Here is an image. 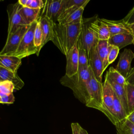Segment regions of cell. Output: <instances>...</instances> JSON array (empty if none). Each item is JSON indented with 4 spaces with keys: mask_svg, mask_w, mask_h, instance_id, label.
<instances>
[{
    "mask_svg": "<svg viewBox=\"0 0 134 134\" xmlns=\"http://www.w3.org/2000/svg\"><path fill=\"white\" fill-rule=\"evenodd\" d=\"M80 134H88L87 131L85 129H84L83 128H82L81 126L80 127Z\"/></svg>",
    "mask_w": 134,
    "mask_h": 134,
    "instance_id": "38",
    "label": "cell"
},
{
    "mask_svg": "<svg viewBox=\"0 0 134 134\" xmlns=\"http://www.w3.org/2000/svg\"><path fill=\"white\" fill-rule=\"evenodd\" d=\"M103 83L98 82L91 70V79L88 86V96L85 105L88 107L102 111Z\"/></svg>",
    "mask_w": 134,
    "mask_h": 134,
    "instance_id": "4",
    "label": "cell"
},
{
    "mask_svg": "<svg viewBox=\"0 0 134 134\" xmlns=\"http://www.w3.org/2000/svg\"><path fill=\"white\" fill-rule=\"evenodd\" d=\"M114 105H113V111L115 117L116 118L117 124L127 118L128 115L120 103L119 100L117 98L115 93L114 92Z\"/></svg>",
    "mask_w": 134,
    "mask_h": 134,
    "instance_id": "23",
    "label": "cell"
},
{
    "mask_svg": "<svg viewBox=\"0 0 134 134\" xmlns=\"http://www.w3.org/2000/svg\"><path fill=\"white\" fill-rule=\"evenodd\" d=\"M20 4L17 2L15 4H10L7 9L8 15V35L14 33L20 27L28 25L26 24L19 13Z\"/></svg>",
    "mask_w": 134,
    "mask_h": 134,
    "instance_id": "9",
    "label": "cell"
},
{
    "mask_svg": "<svg viewBox=\"0 0 134 134\" xmlns=\"http://www.w3.org/2000/svg\"><path fill=\"white\" fill-rule=\"evenodd\" d=\"M0 80L1 81H11L15 86V90H20L24 86V82L17 73L12 72L1 66H0Z\"/></svg>",
    "mask_w": 134,
    "mask_h": 134,
    "instance_id": "18",
    "label": "cell"
},
{
    "mask_svg": "<svg viewBox=\"0 0 134 134\" xmlns=\"http://www.w3.org/2000/svg\"><path fill=\"white\" fill-rule=\"evenodd\" d=\"M132 44H134V38H133V41H132Z\"/></svg>",
    "mask_w": 134,
    "mask_h": 134,
    "instance_id": "40",
    "label": "cell"
},
{
    "mask_svg": "<svg viewBox=\"0 0 134 134\" xmlns=\"http://www.w3.org/2000/svg\"><path fill=\"white\" fill-rule=\"evenodd\" d=\"M30 25L20 27L14 33L7 36L5 44L0 51V55H14Z\"/></svg>",
    "mask_w": 134,
    "mask_h": 134,
    "instance_id": "6",
    "label": "cell"
},
{
    "mask_svg": "<svg viewBox=\"0 0 134 134\" xmlns=\"http://www.w3.org/2000/svg\"><path fill=\"white\" fill-rule=\"evenodd\" d=\"M126 83L134 85V67L131 69L126 79Z\"/></svg>",
    "mask_w": 134,
    "mask_h": 134,
    "instance_id": "35",
    "label": "cell"
},
{
    "mask_svg": "<svg viewBox=\"0 0 134 134\" xmlns=\"http://www.w3.org/2000/svg\"><path fill=\"white\" fill-rule=\"evenodd\" d=\"M37 21L30 24V27L24 36L18 49L14 54L20 59L34 54H37L38 50L34 44V31Z\"/></svg>",
    "mask_w": 134,
    "mask_h": 134,
    "instance_id": "5",
    "label": "cell"
},
{
    "mask_svg": "<svg viewBox=\"0 0 134 134\" xmlns=\"http://www.w3.org/2000/svg\"><path fill=\"white\" fill-rule=\"evenodd\" d=\"M38 21L42 34V47H43L48 41L52 40L53 27L54 23L45 17L39 18Z\"/></svg>",
    "mask_w": 134,
    "mask_h": 134,
    "instance_id": "15",
    "label": "cell"
},
{
    "mask_svg": "<svg viewBox=\"0 0 134 134\" xmlns=\"http://www.w3.org/2000/svg\"><path fill=\"white\" fill-rule=\"evenodd\" d=\"M114 98L113 88L107 79L105 78V81L103 83V104L102 112L115 126L117 121L113 111Z\"/></svg>",
    "mask_w": 134,
    "mask_h": 134,
    "instance_id": "7",
    "label": "cell"
},
{
    "mask_svg": "<svg viewBox=\"0 0 134 134\" xmlns=\"http://www.w3.org/2000/svg\"><path fill=\"white\" fill-rule=\"evenodd\" d=\"M126 119H128L130 122H131L134 124V111H132V113H131L128 115V116L127 117Z\"/></svg>",
    "mask_w": 134,
    "mask_h": 134,
    "instance_id": "37",
    "label": "cell"
},
{
    "mask_svg": "<svg viewBox=\"0 0 134 134\" xmlns=\"http://www.w3.org/2000/svg\"><path fill=\"white\" fill-rule=\"evenodd\" d=\"M77 44L79 50V68L87 67L89 65L87 53L78 42Z\"/></svg>",
    "mask_w": 134,
    "mask_h": 134,
    "instance_id": "29",
    "label": "cell"
},
{
    "mask_svg": "<svg viewBox=\"0 0 134 134\" xmlns=\"http://www.w3.org/2000/svg\"><path fill=\"white\" fill-rule=\"evenodd\" d=\"M22 6L32 9H41L44 6L42 0H19L17 1Z\"/></svg>",
    "mask_w": 134,
    "mask_h": 134,
    "instance_id": "28",
    "label": "cell"
},
{
    "mask_svg": "<svg viewBox=\"0 0 134 134\" xmlns=\"http://www.w3.org/2000/svg\"><path fill=\"white\" fill-rule=\"evenodd\" d=\"M90 0H64V9L72 7H82L86 5Z\"/></svg>",
    "mask_w": 134,
    "mask_h": 134,
    "instance_id": "31",
    "label": "cell"
},
{
    "mask_svg": "<svg viewBox=\"0 0 134 134\" xmlns=\"http://www.w3.org/2000/svg\"><path fill=\"white\" fill-rule=\"evenodd\" d=\"M134 53L129 49H125L120 54L119 60L115 69L126 79L131 70V63Z\"/></svg>",
    "mask_w": 134,
    "mask_h": 134,
    "instance_id": "12",
    "label": "cell"
},
{
    "mask_svg": "<svg viewBox=\"0 0 134 134\" xmlns=\"http://www.w3.org/2000/svg\"><path fill=\"white\" fill-rule=\"evenodd\" d=\"M129 113L134 111V85L128 83L125 85Z\"/></svg>",
    "mask_w": 134,
    "mask_h": 134,
    "instance_id": "27",
    "label": "cell"
},
{
    "mask_svg": "<svg viewBox=\"0 0 134 134\" xmlns=\"http://www.w3.org/2000/svg\"><path fill=\"white\" fill-rule=\"evenodd\" d=\"M97 16V15L95 16L94 19L90 24V27L97 35L98 40H108L110 37L108 28Z\"/></svg>",
    "mask_w": 134,
    "mask_h": 134,
    "instance_id": "17",
    "label": "cell"
},
{
    "mask_svg": "<svg viewBox=\"0 0 134 134\" xmlns=\"http://www.w3.org/2000/svg\"><path fill=\"white\" fill-rule=\"evenodd\" d=\"M88 65L96 80L102 83V75L104 71L103 64L96 51V45L93 47L88 54Z\"/></svg>",
    "mask_w": 134,
    "mask_h": 134,
    "instance_id": "11",
    "label": "cell"
},
{
    "mask_svg": "<svg viewBox=\"0 0 134 134\" xmlns=\"http://www.w3.org/2000/svg\"><path fill=\"white\" fill-rule=\"evenodd\" d=\"M94 17L95 16L88 18H83L81 31L77 41V42L85 50L87 56L91 49L97 44L98 41L97 35L90 27V24Z\"/></svg>",
    "mask_w": 134,
    "mask_h": 134,
    "instance_id": "3",
    "label": "cell"
},
{
    "mask_svg": "<svg viewBox=\"0 0 134 134\" xmlns=\"http://www.w3.org/2000/svg\"><path fill=\"white\" fill-rule=\"evenodd\" d=\"M15 99L13 93L3 94L0 93V104H13Z\"/></svg>",
    "mask_w": 134,
    "mask_h": 134,
    "instance_id": "33",
    "label": "cell"
},
{
    "mask_svg": "<svg viewBox=\"0 0 134 134\" xmlns=\"http://www.w3.org/2000/svg\"><path fill=\"white\" fill-rule=\"evenodd\" d=\"M108 62L109 64H110L116 60L118 56L119 49L117 47L108 44Z\"/></svg>",
    "mask_w": 134,
    "mask_h": 134,
    "instance_id": "32",
    "label": "cell"
},
{
    "mask_svg": "<svg viewBox=\"0 0 134 134\" xmlns=\"http://www.w3.org/2000/svg\"><path fill=\"white\" fill-rule=\"evenodd\" d=\"M15 90L14 84L9 81H4L0 82V93L3 94L13 93Z\"/></svg>",
    "mask_w": 134,
    "mask_h": 134,
    "instance_id": "30",
    "label": "cell"
},
{
    "mask_svg": "<svg viewBox=\"0 0 134 134\" xmlns=\"http://www.w3.org/2000/svg\"><path fill=\"white\" fill-rule=\"evenodd\" d=\"M65 57L66 65L65 75L71 77L75 75L79 70V50L77 43L69 51Z\"/></svg>",
    "mask_w": 134,
    "mask_h": 134,
    "instance_id": "13",
    "label": "cell"
},
{
    "mask_svg": "<svg viewBox=\"0 0 134 134\" xmlns=\"http://www.w3.org/2000/svg\"><path fill=\"white\" fill-rule=\"evenodd\" d=\"M91 79L90 66L79 68L77 72L71 77L64 75L60 79V83L64 86L72 90L80 101L86 104L88 96V86Z\"/></svg>",
    "mask_w": 134,
    "mask_h": 134,
    "instance_id": "2",
    "label": "cell"
},
{
    "mask_svg": "<svg viewBox=\"0 0 134 134\" xmlns=\"http://www.w3.org/2000/svg\"><path fill=\"white\" fill-rule=\"evenodd\" d=\"M117 134H134V124L125 119L116 125Z\"/></svg>",
    "mask_w": 134,
    "mask_h": 134,
    "instance_id": "24",
    "label": "cell"
},
{
    "mask_svg": "<svg viewBox=\"0 0 134 134\" xmlns=\"http://www.w3.org/2000/svg\"><path fill=\"white\" fill-rule=\"evenodd\" d=\"M134 36L131 34H119L109 37L108 44L120 49L132 43Z\"/></svg>",
    "mask_w": 134,
    "mask_h": 134,
    "instance_id": "16",
    "label": "cell"
},
{
    "mask_svg": "<svg viewBox=\"0 0 134 134\" xmlns=\"http://www.w3.org/2000/svg\"><path fill=\"white\" fill-rule=\"evenodd\" d=\"M122 20L127 25L130 27L132 30V28L134 27V6Z\"/></svg>",
    "mask_w": 134,
    "mask_h": 134,
    "instance_id": "34",
    "label": "cell"
},
{
    "mask_svg": "<svg viewBox=\"0 0 134 134\" xmlns=\"http://www.w3.org/2000/svg\"><path fill=\"white\" fill-rule=\"evenodd\" d=\"M132 34L134 36V27L132 28Z\"/></svg>",
    "mask_w": 134,
    "mask_h": 134,
    "instance_id": "39",
    "label": "cell"
},
{
    "mask_svg": "<svg viewBox=\"0 0 134 134\" xmlns=\"http://www.w3.org/2000/svg\"><path fill=\"white\" fill-rule=\"evenodd\" d=\"M34 44L35 47L37 48L38 52L37 55H39L40 50L42 48V34L39 21H37V25L34 31Z\"/></svg>",
    "mask_w": 134,
    "mask_h": 134,
    "instance_id": "26",
    "label": "cell"
},
{
    "mask_svg": "<svg viewBox=\"0 0 134 134\" xmlns=\"http://www.w3.org/2000/svg\"><path fill=\"white\" fill-rule=\"evenodd\" d=\"M105 79H107V80L108 81V82L111 85L114 93H115L117 98L119 100L120 103L121 104L122 106L124 108V109L128 116V115L130 114V113H129V108H128L127 93H126V90L125 87L122 86L118 84L114 83V82H113L111 80H110L109 79H108L106 76H105Z\"/></svg>",
    "mask_w": 134,
    "mask_h": 134,
    "instance_id": "19",
    "label": "cell"
},
{
    "mask_svg": "<svg viewBox=\"0 0 134 134\" xmlns=\"http://www.w3.org/2000/svg\"><path fill=\"white\" fill-rule=\"evenodd\" d=\"M1 82V80H0V82Z\"/></svg>",
    "mask_w": 134,
    "mask_h": 134,
    "instance_id": "41",
    "label": "cell"
},
{
    "mask_svg": "<svg viewBox=\"0 0 134 134\" xmlns=\"http://www.w3.org/2000/svg\"><path fill=\"white\" fill-rule=\"evenodd\" d=\"M19 10L21 16L27 25H30L32 23L38 21L41 13V9H32L27 7L22 6L21 5H20Z\"/></svg>",
    "mask_w": 134,
    "mask_h": 134,
    "instance_id": "21",
    "label": "cell"
},
{
    "mask_svg": "<svg viewBox=\"0 0 134 134\" xmlns=\"http://www.w3.org/2000/svg\"><path fill=\"white\" fill-rule=\"evenodd\" d=\"M105 76L109 79L114 83L124 87H125L127 83L124 77L113 66L110 67L109 70L107 71Z\"/></svg>",
    "mask_w": 134,
    "mask_h": 134,
    "instance_id": "25",
    "label": "cell"
},
{
    "mask_svg": "<svg viewBox=\"0 0 134 134\" xmlns=\"http://www.w3.org/2000/svg\"><path fill=\"white\" fill-rule=\"evenodd\" d=\"M21 64V59L14 55H0V66L17 73Z\"/></svg>",
    "mask_w": 134,
    "mask_h": 134,
    "instance_id": "20",
    "label": "cell"
},
{
    "mask_svg": "<svg viewBox=\"0 0 134 134\" xmlns=\"http://www.w3.org/2000/svg\"><path fill=\"white\" fill-rule=\"evenodd\" d=\"M72 134H80V130L81 126L77 122H72L71 124Z\"/></svg>",
    "mask_w": 134,
    "mask_h": 134,
    "instance_id": "36",
    "label": "cell"
},
{
    "mask_svg": "<svg viewBox=\"0 0 134 134\" xmlns=\"http://www.w3.org/2000/svg\"><path fill=\"white\" fill-rule=\"evenodd\" d=\"M86 5L82 7H72L63 9L58 19L57 23L60 24H68L81 23L82 15Z\"/></svg>",
    "mask_w": 134,
    "mask_h": 134,
    "instance_id": "10",
    "label": "cell"
},
{
    "mask_svg": "<svg viewBox=\"0 0 134 134\" xmlns=\"http://www.w3.org/2000/svg\"><path fill=\"white\" fill-rule=\"evenodd\" d=\"M99 19L107 26L110 34V37L119 34H132L130 27L127 25L122 19L120 20H110L105 18Z\"/></svg>",
    "mask_w": 134,
    "mask_h": 134,
    "instance_id": "14",
    "label": "cell"
},
{
    "mask_svg": "<svg viewBox=\"0 0 134 134\" xmlns=\"http://www.w3.org/2000/svg\"><path fill=\"white\" fill-rule=\"evenodd\" d=\"M82 21L68 24L54 23L53 24L52 41L65 55L77 42L81 31Z\"/></svg>",
    "mask_w": 134,
    "mask_h": 134,
    "instance_id": "1",
    "label": "cell"
},
{
    "mask_svg": "<svg viewBox=\"0 0 134 134\" xmlns=\"http://www.w3.org/2000/svg\"><path fill=\"white\" fill-rule=\"evenodd\" d=\"M108 40H98L96 44V51L103 64L104 71L109 65L108 62Z\"/></svg>",
    "mask_w": 134,
    "mask_h": 134,
    "instance_id": "22",
    "label": "cell"
},
{
    "mask_svg": "<svg viewBox=\"0 0 134 134\" xmlns=\"http://www.w3.org/2000/svg\"><path fill=\"white\" fill-rule=\"evenodd\" d=\"M64 7V0H47L44 1V6L40 17H45L54 23H57L58 18Z\"/></svg>",
    "mask_w": 134,
    "mask_h": 134,
    "instance_id": "8",
    "label": "cell"
}]
</instances>
